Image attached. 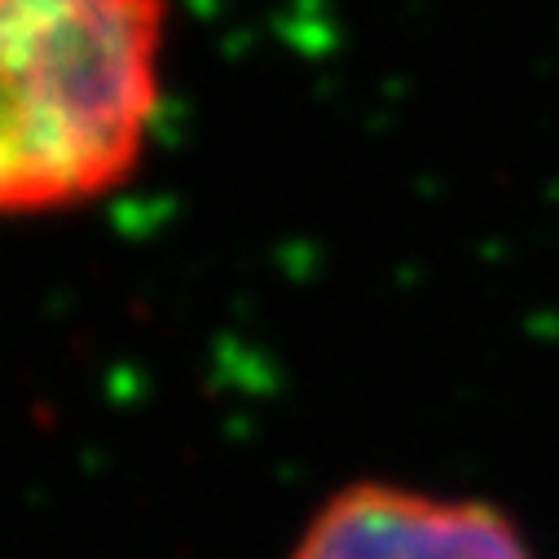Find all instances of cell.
Here are the masks:
<instances>
[{
	"mask_svg": "<svg viewBox=\"0 0 559 559\" xmlns=\"http://www.w3.org/2000/svg\"><path fill=\"white\" fill-rule=\"evenodd\" d=\"M287 559H537L511 511L396 480L335 489Z\"/></svg>",
	"mask_w": 559,
	"mask_h": 559,
	"instance_id": "2",
	"label": "cell"
},
{
	"mask_svg": "<svg viewBox=\"0 0 559 559\" xmlns=\"http://www.w3.org/2000/svg\"><path fill=\"white\" fill-rule=\"evenodd\" d=\"M168 0H0V221L115 194L164 106Z\"/></svg>",
	"mask_w": 559,
	"mask_h": 559,
	"instance_id": "1",
	"label": "cell"
}]
</instances>
